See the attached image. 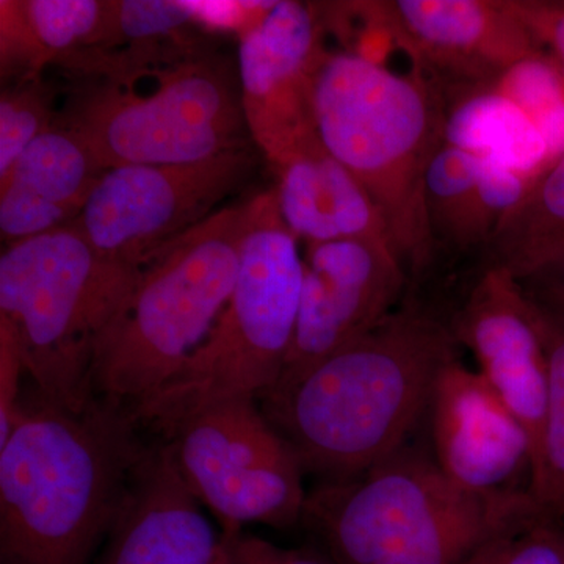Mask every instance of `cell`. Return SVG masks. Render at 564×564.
I'll use <instances>...</instances> for the list:
<instances>
[{
  "label": "cell",
  "mask_w": 564,
  "mask_h": 564,
  "mask_svg": "<svg viewBox=\"0 0 564 564\" xmlns=\"http://www.w3.org/2000/svg\"><path fill=\"white\" fill-rule=\"evenodd\" d=\"M199 505L166 444L144 452L102 564H221L228 556L225 538Z\"/></svg>",
  "instance_id": "16"
},
{
  "label": "cell",
  "mask_w": 564,
  "mask_h": 564,
  "mask_svg": "<svg viewBox=\"0 0 564 564\" xmlns=\"http://www.w3.org/2000/svg\"><path fill=\"white\" fill-rule=\"evenodd\" d=\"M221 564H232L231 556H229V552H228V556H226L225 562H223Z\"/></svg>",
  "instance_id": "32"
},
{
  "label": "cell",
  "mask_w": 564,
  "mask_h": 564,
  "mask_svg": "<svg viewBox=\"0 0 564 564\" xmlns=\"http://www.w3.org/2000/svg\"><path fill=\"white\" fill-rule=\"evenodd\" d=\"M443 95L445 144L529 177H540L554 163L524 111L491 85Z\"/></svg>",
  "instance_id": "21"
},
{
  "label": "cell",
  "mask_w": 564,
  "mask_h": 564,
  "mask_svg": "<svg viewBox=\"0 0 564 564\" xmlns=\"http://www.w3.org/2000/svg\"><path fill=\"white\" fill-rule=\"evenodd\" d=\"M250 220L231 296L206 343L161 392L132 411L166 436L223 400L261 399L280 380L295 334L303 284L299 239L274 188L248 199Z\"/></svg>",
  "instance_id": "7"
},
{
  "label": "cell",
  "mask_w": 564,
  "mask_h": 564,
  "mask_svg": "<svg viewBox=\"0 0 564 564\" xmlns=\"http://www.w3.org/2000/svg\"><path fill=\"white\" fill-rule=\"evenodd\" d=\"M195 21V10L187 3L162 0H121L111 2L110 24L102 50L93 58V65L117 44H133L141 61L152 44L174 39Z\"/></svg>",
  "instance_id": "27"
},
{
  "label": "cell",
  "mask_w": 564,
  "mask_h": 564,
  "mask_svg": "<svg viewBox=\"0 0 564 564\" xmlns=\"http://www.w3.org/2000/svg\"><path fill=\"white\" fill-rule=\"evenodd\" d=\"M69 411L36 393L0 443L2 564H88L111 532L144 448L131 411Z\"/></svg>",
  "instance_id": "2"
},
{
  "label": "cell",
  "mask_w": 564,
  "mask_h": 564,
  "mask_svg": "<svg viewBox=\"0 0 564 564\" xmlns=\"http://www.w3.org/2000/svg\"><path fill=\"white\" fill-rule=\"evenodd\" d=\"M274 172L278 209L296 239L307 245L370 239L393 247L372 196L322 143L282 163Z\"/></svg>",
  "instance_id": "19"
},
{
  "label": "cell",
  "mask_w": 564,
  "mask_h": 564,
  "mask_svg": "<svg viewBox=\"0 0 564 564\" xmlns=\"http://www.w3.org/2000/svg\"><path fill=\"white\" fill-rule=\"evenodd\" d=\"M313 3L270 2L240 35V90L252 143L273 169L321 143L315 74L325 57L322 14Z\"/></svg>",
  "instance_id": "11"
},
{
  "label": "cell",
  "mask_w": 564,
  "mask_h": 564,
  "mask_svg": "<svg viewBox=\"0 0 564 564\" xmlns=\"http://www.w3.org/2000/svg\"><path fill=\"white\" fill-rule=\"evenodd\" d=\"M378 21L441 91L488 87L540 46L511 0H384Z\"/></svg>",
  "instance_id": "14"
},
{
  "label": "cell",
  "mask_w": 564,
  "mask_h": 564,
  "mask_svg": "<svg viewBox=\"0 0 564 564\" xmlns=\"http://www.w3.org/2000/svg\"><path fill=\"white\" fill-rule=\"evenodd\" d=\"M406 285V267L391 243L347 239L307 245L295 334L273 388L291 383L373 329L395 311Z\"/></svg>",
  "instance_id": "12"
},
{
  "label": "cell",
  "mask_w": 564,
  "mask_h": 564,
  "mask_svg": "<svg viewBox=\"0 0 564 564\" xmlns=\"http://www.w3.org/2000/svg\"><path fill=\"white\" fill-rule=\"evenodd\" d=\"M462 564H564V516H513Z\"/></svg>",
  "instance_id": "25"
},
{
  "label": "cell",
  "mask_w": 564,
  "mask_h": 564,
  "mask_svg": "<svg viewBox=\"0 0 564 564\" xmlns=\"http://www.w3.org/2000/svg\"><path fill=\"white\" fill-rule=\"evenodd\" d=\"M25 373L20 352L10 337L0 333V443L7 440L21 406V377Z\"/></svg>",
  "instance_id": "30"
},
{
  "label": "cell",
  "mask_w": 564,
  "mask_h": 564,
  "mask_svg": "<svg viewBox=\"0 0 564 564\" xmlns=\"http://www.w3.org/2000/svg\"><path fill=\"white\" fill-rule=\"evenodd\" d=\"M223 538L232 564H339L326 551L280 547L243 532Z\"/></svg>",
  "instance_id": "29"
},
{
  "label": "cell",
  "mask_w": 564,
  "mask_h": 564,
  "mask_svg": "<svg viewBox=\"0 0 564 564\" xmlns=\"http://www.w3.org/2000/svg\"><path fill=\"white\" fill-rule=\"evenodd\" d=\"M511 6L564 77V2L511 0Z\"/></svg>",
  "instance_id": "28"
},
{
  "label": "cell",
  "mask_w": 564,
  "mask_h": 564,
  "mask_svg": "<svg viewBox=\"0 0 564 564\" xmlns=\"http://www.w3.org/2000/svg\"><path fill=\"white\" fill-rule=\"evenodd\" d=\"M448 326L456 344L473 351L477 372L524 425L534 466L547 408L549 362L532 299L513 274L489 263Z\"/></svg>",
  "instance_id": "15"
},
{
  "label": "cell",
  "mask_w": 564,
  "mask_h": 564,
  "mask_svg": "<svg viewBox=\"0 0 564 564\" xmlns=\"http://www.w3.org/2000/svg\"><path fill=\"white\" fill-rule=\"evenodd\" d=\"M492 265L524 280L564 256V155L552 163L524 202L503 218L488 243Z\"/></svg>",
  "instance_id": "22"
},
{
  "label": "cell",
  "mask_w": 564,
  "mask_h": 564,
  "mask_svg": "<svg viewBox=\"0 0 564 564\" xmlns=\"http://www.w3.org/2000/svg\"><path fill=\"white\" fill-rule=\"evenodd\" d=\"M248 220V199L223 207L141 269L96 347V397L132 413L184 369L231 296Z\"/></svg>",
  "instance_id": "4"
},
{
  "label": "cell",
  "mask_w": 564,
  "mask_h": 564,
  "mask_svg": "<svg viewBox=\"0 0 564 564\" xmlns=\"http://www.w3.org/2000/svg\"><path fill=\"white\" fill-rule=\"evenodd\" d=\"M141 270L104 258L73 225L7 245L0 256V333L36 393L69 411L96 400V347Z\"/></svg>",
  "instance_id": "5"
},
{
  "label": "cell",
  "mask_w": 564,
  "mask_h": 564,
  "mask_svg": "<svg viewBox=\"0 0 564 564\" xmlns=\"http://www.w3.org/2000/svg\"><path fill=\"white\" fill-rule=\"evenodd\" d=\"M458 347L448 322L408 302L259 400L304 473L350 480L410 443Z\"/></svg>",
  "instance_id": "1"
},
{
  "label": "cell",
  "mask_w": 564,
  "mask_h": 564,
  "mask_svg": "<svg viewBox=\"0 0 564 564\" xmlns=\"http://www.w3.org/2000/svg\"><path fill=\"white\" fill-rule=\"evenodd\" d=\"M514 102L543 137L552 162L564 155V77L545 52L505 70L491 85Z\"/></svg>",
  "instance_id": "24"
},
{
  "label": "cell",
  "mask_w": 564,
  "mask_h": 564,
  "mask_svg": "<svg viewBox=\"0 0 564 564\" xmlns=\"http://www.w3.org/2000/svg\"><path fill=\"white\" fill-rule=\"evenodd\" d=\"M519 282L533 302L564 317V256Z\"/></svg>",
  "instance_id": "31"
},
{
  "label": "cell",
  "mask_w": 564,
  "mask_h": 564,
  "mask_svg": "<svg viewBox=\"0 0 564 564\" xmlns=\"http://www.w3.org/2000/svg\"><path fill=\"white\" fill-rule=\"evenodd\" d=\"M158 79L148 95L117 82L79 90L58 124L80 135L106 170L199 162L251 147L239 69L229 58L195 51Z\"/></svg>",
  "instance_id": "8"
},
{
  "label": "cell",
  "mask_w": 564,
  "mask_h": 564,
  "mask_svg": "<svg viewBox=\"0 0 564 564\" xmlns=\"http://www.w3.org/2000/svg\"><path fill=\"white\" fill-rule=\"evenodd\" d=\"M258 148L206 161L107 170L70 225L104 258L141 270L258 172Z\"/></svg>",
  "instance_id": "10"
},
{
  "label": "cell",
  "mask_w": 564,
  "mask_h": 564,
  "mask_svg": "<svg viewBox=\"0 0 564 564\" xmlns=\"http://www.w3.org/2000/svg\"><path fill=\"white\" fill-rule=\"evenodd\" d=\"M533 304L547 355L549 393L530 502L538 513L564 516V317L536 302Z\"/></svg>",
  "instance_id": "23"
},
{
  "label": "cell",
  "mask_w": 564,
  "mask_h": 564,
  "mask_svg": "<svg viewBox=\"0 0 564 564\" xmlns=\"http://www.w3.org/2000/svg\"><path fill=\"white\" fill-rule=\"evenodd\" d=\"M530 507L463 491L429 448L408 443L367 473L307 494L303 521L339 564H462Z\"/></svg>",
  "instance_id": "6"
},
{
  "label": "cell",
  "mask_w": 564,
  "mask_h": 564,
  "mask_svg": "<svg viewBox=\"0 0 564 564\" xmlns=\"http://www.w3.org/2000/svg\"><path fill=\"white\" fill-rule=\"evenodd\" d=\"M107 170L76 132L57 124L0 177V236L7 245L68 226Z\"/></svg>",
  "instance_id": "17"
},
{
  "label": "cell",
  "mask_w": 564,
  "mask_h": 564,
  "mask_svg": "<svg viewBox=\"0 0 564 564\" xmlns=\"http://www.w3.org/2000/svg\"><path fill=\"white\" fill-rule=\"evenodd\" d=\"M165 437L182 480L217 516L225 536L247 524L288 529L303 521L302 464L258 399L209 404Z\"/></svg>",
  "instance_id": "9"
},
{
  "label": "cell",
  "mask_w": 564,
  "mask_h": 564,
  "mask_svg": "<svg viewBox=\"0 0 564 564\" xmlns=\"http://www.w3.org/2000/svg\"><path fill=\"white\" fill-rule=\"evenodd\" d=\"M536 180L444 143L425 174V210L434 243L456 250L488 247Z\"/></svg>",
  "instance_id": "18"
},
{
  "label": "cell",
  "mask_w": 564,
  "mask_h": 564,
  "mask_svg": "<svg viewBox=\"0 0 564 564\" xmlns=\"http://www.w3.org/2000/svg\"><path fill=\"white\" fill-rule=\"evenodd\" d=\"M110 14L101 0H0L2 79H36L57 63L80 69L101 51Z\"/></svg>",
  "instance_id": "20"
},
{
  "label": "cell",
  "mask_w": 564,
  "mask_h": 564,
  "mask_svg": "<svg viewBox=\"0 0 564 564\" xmlns=\"http://www.w3.org/2000/svg\"><path fill=\"white\" fill-rule=\"evenodd\" d=\"M57 96L43 77L14 82L0 96V177L10 172L22 152L58 124Z\"/></svg>",
  "instance_id": "26"
},
{
  "label": "cell",
  "mask_w": 564,
  "mask_h": 564,
  "mask_svg": "<svg viewBox=\"0 0 564 564\" xmlns=\"http://www.w3.org/2000/svg\"><path fill=\"white\" fill-rule=\"evenodd\" d=\"M318 140L372 196L406 272L433 259L425 174L444 144L443 91L421 74L393 73L350 51L328 54L315 74Z\"/></svg>",
  "instance_id": "3"
},
{
  "label": "cell",
  "mask_w": 564,
  "mask_h": 564,
  "mask_svg": "<svg viewBox=\"0 0 564 564\" xmlns=\"http://www.w3.org/2000/svg\"><path fill=\"white\" fill-rule=\"evenodd\" d=\"M423 419L430 454L452 484L491 502L530 500L532 440L477 370L445 364Z\"/></svg>",
  "instance_id": "13"
}]
</instances>
